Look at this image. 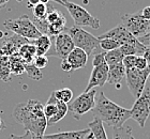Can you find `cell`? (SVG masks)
I'll use <instances>...</instances> for the list:
<instances>
[{
	"label": "cell",
	"mask_w": 150,
	"mask_h": 139,
	"mask_svg": "<svg viewBox=\"0 0 150 139\" xmlns=\"http://www.w3.org/2000/svg\"><path fill=\"white\" fill-rule=\"evenodd\" d=\"M13 118L22 124L26 132L31 133L33 139H41L45 135L47 119L43 114V104L37 99L19 103L13 110Z\"/></svg>",
	"instance_id": "obj_1"
},
{
	"label": "cell",
	"mask_w": 150,
	"mask_h": 139,
	"mask_svg": "<svg viewBox=\"0 0 150 139\" xmlns=\"http://www.w3.org/2000/svg\"><path fill=\"white\" fill-rule=\"evenodd\" d=\"M93 114L94 117L112 128L123 126L125 121L131 118V111L110 101L103 92L96 99Z\"/></svg>",
	"instance_id": "obj_2"
},
{
	"label": "cell",
	"mask_w": 150,
	"mask_h": 139,
	"mask_svg": "<svg viewBox=\"0 0 150 139\" xmlns=\"http://www.w3.org/2000/svg\"><path fill=\"white\" fill-rule=\"evenodd\" d=\"M66 32L71 37L74 46L83 49L88 56L93 55L98 48H100V40L84 30L81 27L72 26L70 28H66Z\"/></svg>",
	"instance_id": "obj_3"
},
{
	"label": "cell",
	"mask_w": 150,
	"mask_h": 139,
	"mask_svg": "<svg viewBox=\"0 0 150 139\" xmlns=\"http://www.w3.org/2000/svg\"><path fill=\"white\" fill-rule=\"evenodd\" d=\"M3 27L6 30L12 31L14 34L25 37L29 41H35L42 35L28 15H22L14 19H6L3 23Z\"/></svg>",
	"instance_id": "obj_4"
},
{
	"label": "cell",
	"mask_w": 150,
	"mask_h": 139,
	"mask_svg": "<svg viewBox=\"0 0 150 139\" xmlns=\"http://www.w3.org/2000/svg\"><path fill=\"white\" fill-rule=\"evenodd\" d=\"M54 2L61 4L68 10L71 17L75 23V26L78 27H91L92 29H99L100 28V20L92 16L87 10L83 6H78L76 3L71 2L69 0H52Z\"/></svg>",
	"instance_id": "obj_5"
},
{
	"label": "cell",
	"mask_w": 150,
	"mask_h": 139,
	"mask_svg": "<svg viewBox=\"0 0 150 139\" xmlns=\"http://www.w3.org/2000/svg\"><path fill=\"white\" fill-rule=\"evenodd\" d=\"M96 95L97 91L94 89L81 93V95H78L76 99L68 104V111L71 112L74 119L81 120V118L85 114L93 110L96 107Z\"/></svg>",
	"instance_id": "obj_6"
},
{
	"label": "cell",
	"mask_w": 150,
	"mask_h": 139,
	"mask_svg": "<svg viewBox=\"0 0 150 139\" xmlns=\"http://www.w3.org/2000/svg\"><path fill=\"white\" fill-rule=\"evenodd\" d=\"M150 75V68L148 66L145 70H137V68H129L125 70V80L132 96L135 99L141 95L144 91L146 83Z\"/></svg>",
	"instance_id": "obj_7"
},
{
	"label": "cell",
	"mask_w": 150,
	"mask_h": 139,
	"mask_svg": "<svg viewBox=\"0 0 150 139\" xmlns=\"http://www.w3.org/2000/svg\"><path fill=\"white\" fill-rule=\"evenodd\" d=\"M131 118L143 128L150 116V88L145 87L142 94L135 99L131 110Z\"/></svg>",
	"instance_id": "obj_8"
},
{
	"label": "cell",
	"mask_w": 150,
	"mask_h": 139,
	"mask_svg": "<svg viewBox=\"0 0 150 139\" xmlns=\"http://www.w3.org/2000/svg\"><path fill=\"white\" fill-rule=\"evenodd\" d=\"M121 25L136 39L149 31L150 22L141 15V11L133 14H125L121 17Z\"/></svg>",
	"instance_id": "obj_9"
},
{
	"label": "cell",
	"mask_w": 150,
	"mask_h": 139,
	"mask_svg": "<svg viewBox=\"0 0 150 139\" xmlns=\"http://www.w3.org/2000/svg\"><path fill=\"white\" fill-rule=\"evenodd\" d=\"M75 48L72 39L67 32H61L60 34L54 37V50H50L47 56H56L60 59H67L68 55Z\"/></svg>",
	"instance_id": "obj_10"
},
{
	"label": "cell",
	"mask_w": 150,
	"mask_h": 139,
	"mask_svg": "<svg viewBox=\"0 0 150 139\" xmlns=\"http://www.w3.org/2000/svg\"><path fill=\"white\" fill-rule=\"evenodd\" d=\"M98 39L99 40H102V39H112V40L119 42L120 46H121L122 44H131V45H138V44H141V42L135 37H133L121 24H119L118 26H116L115 28L108 30L105 33L101 34L100 37H98Z\"/></svg>",
	"instance_id": "obj_11"
},
{
	"label": "cell",
	"mask_w": 150,
	"mask_h": 139,
	"mask_svg": "<svg viewBox=\"0 0 150 139\" xmlns=\"http://www.w3.org/2000/svg\"><path fill=\"white\" fill-rule=\"evenodd\" d=\"M31 41L19 37L17 34H12L11 37L2 39L0 41V56L11 57L13 55H16L23 45L28 44Z\"/></svg>",
	"instance_id": "obj_12"
},
{
	"label": "cell",
	"mask_w": 150,
	"mask_h": 139,
	"mask_svg": "<svg viewBox=\"0 0 150 139\" xmlns=\"http://www.w3.org/2000/svg\"><path fill=\"white\" fill-rule=\"evenodd\" d=\"M107 76H108V65L106 63L93 66L88 85L85 88L84 92H88L94 89L96 87H103L107 83Z\"/></svg>",
	"instance_id": "obj_13"
},
{
	"label": "cell",
	"mask_w": 150,
	"mask_h": 139,
	"mask_svg": "<svg viewBox=\"0 0 150 139\" xmlns=\"http://www.w3.org/2000/svg\"><path fill=\"white\" fill-rule=\"evenodd\" d=\"M67 61L70 63L72 71L81 70V68H84L87 64L88 55L83 49L75 47L74 49L68 55Z\"/></svg>",
	"instance_id": "obj_14"
},
{
	"label": "cell",
	"mask_w": 150,
	"mask_h": 139,
	"mask_svg": "<svg viewBox=\"0 0 150 139\" xmlns=\"http://www.w3.org/2000/svg\"><path fill=\"white\" fill-rule=\"evenodd\" d=\"M125 78V68L122 64V62L108 66V76H107V83H108L115 85L117 88H120Z\"/></svg>",
	"instance_id": "obj_15"
},
{
	"label": "cell",
	"mask_w": 150,
	"mask_h": 139,
	"mask_svg": "<svg viewBox=\"0 0 150 139\" xmlns=\"http://www.w3.org/2000/svg\"><path fill=\"white\" fill-rule=\"evenodd\" d=\"M90 131L81 130V131H70V132H61V133L52 134V135H44L41 139H85Z\"/></svg>",
	"instance_id": "obj_16"
},
{
	"label": "cell",
	"mask_w": 150,
	"mask_h": 139,
	"mask_svg": "<svg viewBox=\"0 0 150 139\" xmlns=\"http://www.w3.org/2000/svg\"><path fill=\"white\" fill-rule=\"evenodd\" d=\"M31 43L35 46L37 56H45L52 48L50 37H48L46 34H42L37 40L31 41Z\"/></svg>",
	"instance_id": "obj_17"
},
{
	"label": "cell",
	"mask_w": 150,
	"mask_h": 139,
	"mask_svg": "<svg viewBox=\"0 0 150 139\" xmlns=\"http://www.w3.org/2000/svg\"><path fill=\"white\" fill-rule=\"evenodd\" d=\"M88 128L96 139H108L104 128V123L100 119L94 117L93 120L88 123Z\"/></svg>",
	"instance_id": "obj_18"
},
{
	"label": "cell",
	"mask_w": 150,
	"mask_h": 139,
	"mask_svg": "<svg viewBox=\"0 0 150 139\" xmlns=\"http://www.w3.org/2000/svg\"><path fill=\"white\" fill-rule=\"evenodd\" d=\"M18 54L21 56V58L24 60L25 63H32L35 60V56H37V50H35V46L30 42L28 44L23 45L18 50Z\"/></svg>",
	"instance_id": "obj_19"
},
{
	"label": "cell",
	"mask_w": 150,
	"mask_h": 139,
	"mask_svg": "<svg viewBox=\"0 0 150 139\" xmlns=\"http://www.w3.org/2000/svg\"><path fill=\"white\" fill-rule=\"evenodd\" d=\"M9 61L12 75H22L25 73V62L18 54L9 57Z\"/></svg>",
	"instance_id": "obj_20"
},
{
	"label": "cell",
	"mask_w": 150,
	"mask_h": 139,
	"mask_svg": "<svg viewBox=\"0 0 150 139\" xmlns=\"http://www.w3.org/2000/svg\"><path fill=\"white\" fill-rule=\"evenodd\" d=\"M0 79L3 83H9L12 79L9 57L6 56H0Z\"/></svg>",
	"instance_id": "obj_21"
},
{
	"label": "cell",
	"mask_w": 150,
	"mask_h": 139,
	"mask_svg": "<svg viewBox=\"0 0 150 139\" xmlns=\"http://www.w3.org/2000/svg\"><path fill=\"white\" fill-rule=\"evenodd\" d=\"M57 102H58V99L55 97V94L54 92H52L50 94V99L47 101V103L45 105H43V114L45 116L47 120L50 119L52 117H54L55 114H56L57 110H58V105H57Z\"/></svg>",
	"instance_id": "obj_22"
},
{
	"label": "cell",
	"mask_w": 150,
	"mask_h": 139,
	"mask_svg": "<svg viewBox=\"0 0 150 139\" xmlns=\"http://www.w3.org/2000/svg\"><path fill=\"white\" fill-rule=\"evenodd\" d=\"M57 105H58V110H57L56 114L54 117H52L50 119L47 120V126H53L54 124H56L57 122L62 120L63 118L67 116V114H68V104L58 101Z\"/></svg>",
	"instance_id": "obj_23"
},
{
	"label": "cell",
	"mask_w": 150,
	"mask_h": 139,
	"mask_svg": "<svg viewBox=\"0 0 150 139\" xmlns=\"http://www.w3.org/2000/svg\"><path fill=\"white\" fill-rule=\"evenodd\" d=\"M104 57H105V62H106V64L108 66L120 63V62H122L123 58H125V56L122 55V53L120 52L119 48L110 50V52H105V56Z\"/></svg>",
	"instance_id": "obj_24"
},
{
	"label": "cell",
	"mask_w": 150,
	"mask_h": 139,
	"mask_svg": "<svg viewBox=\"0 0 150 139\" xmlns=\"http://www.w3.org/2000/svg\"><path fill=\"white\" fill-rule=\"evenodd\" d=\"M132 127L129 125L112 128V139H131Z\"/></svg>",
	"instance_id": "obj_25"
},
{
	"label": "cell",
	"mask_w": 150,
	"mask_h": 139,
	"mask_svg": "<svg viewBox=\"0 0 150 139\" xmlns=\"http://www.w3.org/2000/svg\"><path fill=\"white\" fill-rule=\"evenodd\" d=\"M54 94H55V97L60 102H63L66 104H69L70 102H72L73 92L72 90L69 89V88H63V89L54 91Z\"/></svg>",
	"instance_id": "obj_26"
},
{
	"label": "cell",
	"mask_w": 150,
	"mask_h": 139,
	"mask_svg": "<svg viewBox=\"0 0 150 139\" xmlns=\"http://www.w3.org/2000/svg\"><path fill=\"white\" fill-rule=\"evenodd\" d=\"M25 73H27V75L33 80H40L43 78L41 70H39L33 63H25Z\"/></svg>",
	"instance_id": "obj_27"
},
{
	"label": "cell",
	"mask_w": 150,
	"mask_h": 139,
	"mask_svg": "<svg viewBox=\"0 0 150 139\" xmlns=\"http://www.w3.org/2000/svg\"><path fill=\"white\" fill-rule=\"evenodd\" d=\"M120 47V43L112 39H102L100 40V48L104 52H110V50L117 49Z\"/></svg>",
	"instance_id": "obj_28"
},
{
	"label": "cell",
	"mask_w": 150,
	"mask_h": 139,
	"mask_svg": "<svg viewBox=\"0 0 150 139\" xmlns=\"http://www.w3.org/2000/svg\"><path fill=\"white\" fill-rule=\"evenodd\" d=\"M32 12H33V18L37 19H46L47 15V6L46 4L43 3H38L37 6L32 8Z\"/></svg>",
	"instance_id": "obj_29"
},
{
	"label": "cell",
	"mask_w": 150,
	"mask_h": 139,
	"mask_svg": "<svg viewBox=\"0 0 150 139\" xmlns=\"http://www.w3.org/2000/svg\"><path fill=\"white\" fill-rule=\"evenodd\" d=\"M32 63L39 70H42V68H45L47 66V64H48V59H47L46 56H35V58Z\"/></svg>",
	"instance_id": "obj_30"
},
{
	"label": "cell",
	"mask_w": 150,
	"mask_h": 139,
	"mask_svg": "<svg viewBox=\"0 0 150 139\" xmlns=\"http://www.w3.org/2000/svg\"><path fill=\"white\" fill-rule=\"evenodd\" d=\"M135 58H136V56H125L123 58L122 64H123L125 70L135 68Z\"/></svg>",
	"instance_id": "obj_31"
},
{
	"label": "cell",
	"mask_w": 150,
	"mask_h": 139,
	"mask_svg": "<svg viewBox=\"0 0 150 139\" xmlns=\"http://www.w3.org/2000/svg\"><path fill=\"white\" fill-rule=\"evenodd\" d=\"M148 68L147 61L145 60V58L143 56H136L135 58V68L137 70H145Z\"/></svg>",
	"instance_id": "obj_32"
},
{
	"label": "cell",
	"mask_w": 150,
	"mask_h": 139,
	"mask_svg": "<svg viewBox=\"0 0 150 139\" xmlns=\"http://www.w3.org/2000/svg\"><path fill=\"white\" fill-rule=\"evenodd\" d=\"M104 56H105V52L104 53H98L93 56V59H92V64H93V66H98V65L106 63Z\"/></svg>",
	"instance_id": "obj_33"
},
{
	"label": "cell",
	"mask_w": 150,
	"mask_h": 139,
	"mask_svg": "<svg viewBox=\"0 0 150 139\" xmlns=\"http://www.w3.org/2000/svg\"><path fill=\"white\" fill-rule=\"evenodd\" d=\"M139 42H141L144 46H146V47H150V30L148 31L147 33L146 34H144L143 37H138L137 39Z\"/></svg>",
	"instance_id": "obj_34"
},
{
	"label": "cell",
	"mask_w": 150,
	"mask_h": 139,
	"mask_svg": "<svg viewBox=\"0 0 150 139\" xmlns=\"http://www.w3.org/2000/svg\"><path fill=\"white\" fill-rule=\"evenodd\" d=\"M60 68H61V70H63L64 72H71V71H72L71 65H70L69 62L67 61V59H62L61 64H60Z\"/></svg>",
	"instance_id": "obj_35"
},
{
	"label": "cell",
	"mask_w": 150,
	"mask_h": 139,
	"mask_svg": "<svg viewBox=\"0 0 150 139\" xmlns=\"http://www.w3.org/2000/svg\"><path fill=\"white\" fill-rule=\"evenodd\" d=\"M141 15L144 17L145 19H147L150 22V6H146L141 11Z\"/></svg>",
	"instance_id": "obj_36"
},
{
	"label": "cell",
	"mask_w": 150,
	"mask_h": 139,
	"mask_svg": "<svg viewBox=\"0 0 150 139\" xmlns=\"http://www.w3.org/2000/svg\"><path fill=\"white\" fill-rule=\"evenodd\" d=\"M11 139H33V136L31 135V133L26 132L23 136H16V135H11Z\"/></svg>",
	"instance_id": "obj_37"
},
{
	"label": "cell",
	"mask_w": 150,
	"mask_h": 139,
	"mask_svg": "<svg viewBox=\"0 0 150 139\" xmlns=\"http://www.w3.org/2000/svg\"><path fill=\"white\" fill-rule=\"evenodd\" d=\"M143 57H144L145 60L147 61L148 66L150 68V48H147V49H146V52L143 54Z\"/></svg>",
	"instance_id": "obj_38"
},
{
	"label": "cell",
	"mask_w": 150,
	"mask_h": 139,
	"mask_svg": "<svg viewBox=\"0 0 150 139\" xmlns=\"http://www.w3.org/2000/svg\"><path fill=\"white\" fill-rule=\"evenodd\" d=\"M38 3H40V0H28V4H27V6L30 8V9H32L35 6H37Z\"/></svg>",
	"instance_id": "obj_39"
},
{
	"label": "cell",
	"mask_w": 150,
	"mask_h": 139,
	"mask_svg": "<svg viewBox=\"0 0 150 139\" xmlns=\"http://www.w3.org/2000/svg\"><path fill=\"white\" fill-rule=\"evenodd\" d=\"M9 1H10V0H0V10L4 9Z\"/></svg>",
	"instance_id": "obj_40"
},
{
	"label": "cell",
	"mask_w": 150,
	"mask_h": 139,
	"mask_svg": "<svg viewBox=\"0 0 150 139\" xmlns=\"http://www.w3.org/2000/svg\"><path fill=\"white\" fill-rule=\"evenodd\" d=\"M6 128V124H4V122H3L2 118L0 117V131H2Z\"/></svg>",
	"instance_id": "obj_41"
},
{
	"label": "cell",
	"mask_w": 150,
	"mask_h": 139,
	"mask_svg": "<svg viewBox=\"0 0 150 139\" xmlns=\"http://www.w3.org/2000/svg\"><path fill=\"white\" fill-rule=\"evenodd\" d=\"M85 139H96L94 138L93 136H92V134L90 133V132H89V133H88V135L86 137H85Z\"/></svg>",
	"instance_id": "obj_42"
},
{
	"label": "cell",
	"mask_w": 150,
	"mask_h": 139,
	"mask_svg": "<svg viewBox=\"0 0 150 139\" xmlns=\"http://www.w3.org/2000/svg\"><path fill=\"white\" fill-rule=\"evenodd\" d=\"M41 3H43V4H47V3L50 2V0H40Z\"/></svg>",
	"instance_id": "obj_43"
},
{
	"label": "cell",
	"mask_w": 150,
	"mask_h": 139,
	"mask_svg": "<svg viewBox=\"0 0 150 139\" xmlns=\"http://www.w3.org/2000/svg\"><path fill=\"white\" fill-rule=\"evenodd\" d=\"M131 139H135V138H134V137H133V136H132V137H131Z\"/></svg>",
	"instance_id": "obj_44"
},
{
	"label": "cell",
	"mask_w": 150,
	"mask_h": 139,
	"mask_svg": "<svg viewBox=\"0 0 150 139\" xmlns=\"http://www.w3.org/2000/svg\"><path fill=\"white\" fill-rule=\"evenodd\" d=\"M148 79H149V81H150V75H149V78H148Z\"/></svg>",
	"instance_id": "obj_45"
},
{
	"label": "cell",
	"mask_w": 150,
	"mask_h": 139,
	"mask_svg": "<svg viewBox=\"0 0 150 139\" xmlns=\"http://www.w3.org/2000/svg\"><path fill=\"white\" fill-rule=\"evenodd\" d=\"M149 139H150V138H149Z\"/></svg>",
	"instance_id": "obj_46"
}]
</instances>
